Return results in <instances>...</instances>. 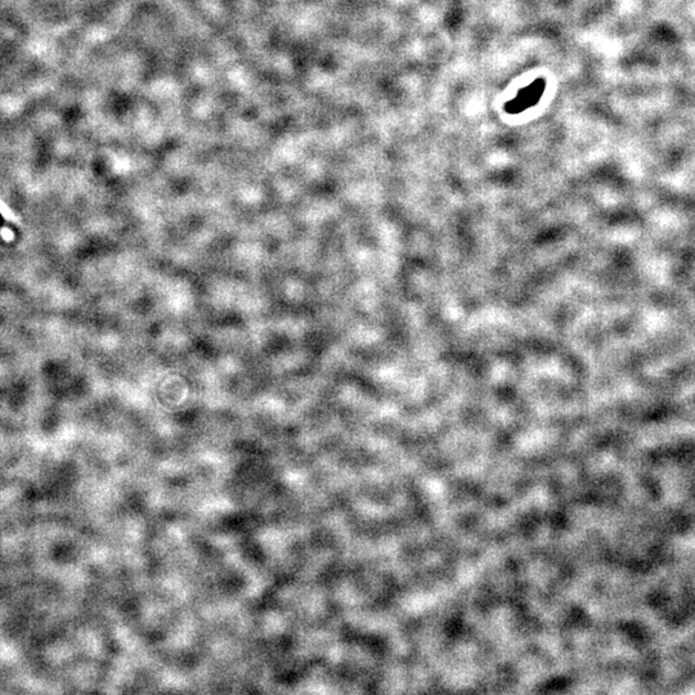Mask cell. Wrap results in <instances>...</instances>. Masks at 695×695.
<instances>
[{
    "label": "cell",
    "instance_id": "cell-1",
    "mask_svg": "<svg viewBox=\"0 0 695 695\" xmlns=\"http://www.w3.org/2000/svg\"><path fill=\"white\" fill-rule=\"evenodd\" d=\"M0 223H1V218H0Z\"/></svg>",
    "mask_w": 695,
    "mask_h": 695
}]
</instances>
